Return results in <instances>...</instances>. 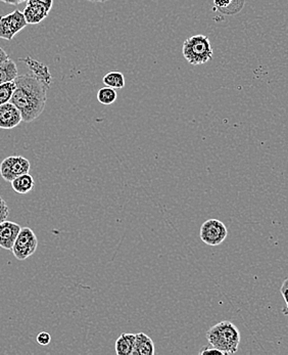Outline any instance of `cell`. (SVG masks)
<instances>
[{
	"instance_id": "cell-8",
	"label": "cell",
	"mask_w": 288,
	"mask_h": 355,
	"mask_svg": "<svg viewBox=\"0 0 288 355\" xmlns=\"http://www.w3.org/2000/svg\"><path fill=\"white\" fill-rule=\"evenodd\" d=\"M21 230L20 225L12 221L6 220L0 223V248L12 251Z\"/></svg>"
},
{
	"instance_id": "cell-24",
	"label": "cell",
	"mask_w": 288,
	"mask_h": 355,
	"mask_svg": "<svg viewBox=\"0 0 288 355\" xmlns=\"http://www.w3.org/2000/svg\"><path fill=\"white\" fill-rule=\"evenodd\" d=\"M28 1L36 2V3L42 4V6L46 8L49 12H51L53 6V0H28Z\"/></svg>"
},
{
	"instance_id": "cell-22",
	"label": "cell",
	"mask_w": 288,
	"mask_h": 355,
	"mask_svg": "<svg viewBox=\"0 0 288 355\" xmlns=\"http://www.w3.org/2000/svg\"><path fill=\"white\" fill-rule=\"evenodd\" d=\"M199 354L201 355H210V354H217V355H224L222 352L215 348L214 346L210 345L208 343V345L204 346L201 350H199Z\"/></svg>"
},
{
	"instance_id": "cell-15",
	"label": "cell",
	"mask_w": 288,
	"mask_h": 355,
	"mask_svg": "<svg viewBox=\"0 0 288 355\" xmlns=\"http://www.w3.org/2000/svg\"><path fill=\"white\" fill-rule=\"evenodd\" d=\"M10 184H12V188L14 189V191L16 193H20V195L29 193L33 189L34 186H35L34 178L29 173L18 176Z\"/></svg>"
},
{
	"instance_id": "cell-16",
	"label": "cell",
	"mask_w": 288,
	"mask_h": 355,
	"mask_svg": "<svg viewBox=\"0 0 288 355\" xmlns=\"http://www.w3.org/2000/svg\"><path fill=\"white\" fill-rule=\"evenodd\" d=\"M18 75V67L12 60L10 59L6 63L0 64V84L14 81Z\"/></svg>"
},
{
	"instance_id": "cell-19",
	"label": "cell",
	"mask_w": 288,
	"mask_h": 355,
	"mask_svg": "<svg viewBox=\"0 0 288 355\" xmlns=\"http://www.w3.org/2000/svg\"><path fill=\"white\" fill-rule=\"evenodd\" d=\"M15 90H16L15 80L10 81V83L0 84V105L10 103Z\"/></svg>"
},
{
	"instance_id": "cell-13",
	"label": "cell",
	"mask_w": 288,
	"mask_h": 355,
	"mask_svg": "<svg viewBox=\"0 0 288 355\" xmlns=\"http://www.w3.org/2000/svg\"><path fill=\"white\" fill-rule=\"evenodd\" d=\"M246 0H214L215 10L223 15L238 14L244 8Z\"/></svg>"
},
{
	"instance_id": "cell-11",
	"label": "cell",
	"mask_w": 288,
	"mask_h": 355,
	"mask_svg": "<svg viewBox=\"0 0 288 355\" xmlns=\"http://www.w3.org/2000/svg\"><path fill=\"white\" fill-rule=\"evenodd\" d=\"M21 61L25 62L26 64L29 67L31 74H33L36 78L39 79L42 83H44L49 88L53 78H51V74L49 72L48 68L45 64L30 57L25 58Z\"/></svg>"
},
{
	"instance_id": "cell-5",
	"label": "cell",
	"mask_w": 288,
	"mask_h": 355,
	"mask_svg": "<svg viewBox=\"0 0 288 355\" xmlns=\"http://www.w3.org/2000/svg\"><path fill=\"white\" fill-rule=\"evenodd\" d=\"M226 225L218 219H208L201 225L199 236L208 246H219L227 238Z\"/></svg>"
},
{
	"instance_id": "cell-2",
	"label": "cell",
	"mask_w": 288,
	"mask_h": 355,
	"mask_svg": "<svg viewBox=\"0 0 288 355\" xmlns=\"http://www.w3.org/2000/svg\"><path fill=\"white\" fill-rule=\"evenodd\" d=\"M206 339L210 345L222 352L224 355L237 352L240 343V330L231 322L224 320L213 326L206 332Z\"/></svg>"
},
{
	"instance_id": "cell-10",
	"label": "cell",
	"mask_w": 288,
	"mask_h": 355,
	"mask_svg": "<svg viewBox=\"0 0 288 355\" xmlns=\"http://www.w3.org/2000/svg\"><path fill=\"white\" fill-rule=\"evenodd\" d=\"M25 10L23 14L25 16L28 25H36V24L42 23L43 20L48 16L49 10L42 4L36 3V2L27 1Z\"/></svg>"
},
{
	"instance_id": "cell-14",
	"label": "cell",
	"mask_w": 288,
	"mask_h": 355,
	"mask_svg": "<svg viewBox=\"0 0 288 355\" xmlns=\"http://www.w3.org/2000/svg\"><path fill=\"white\" fill-rule=\"evenodd\" d=\"M136 334L123 333L116 341V354L118 355H131L134 349Z\"/></svg>"
},
{
	"instance_id": "cell-27",
	"label": "cell",
	"mask_w": 288,
	"mask_h": 355,
	"mask_svg": "<svg viewBox=\"0 0 288 355\" xmlns=\"http://www.w3.org/2000/svg\"><path fill=\"white\" fill-rule=\"evenodd\" d=\"M87 1L92 2V3H103V2H107V0H87Z\"/></svg>"
},
{
	"instance_id": "cell-9",
	"label": "cell",
	"mask_w": 288,
	"mask_h": 355,
	"mask_svg": "<svg viewBox=\"0 0 288 355\" xmlns=\"http://www.w3.org/2000/svg\"><path fill=\"white\" fill-rule=\"evenodd\" d=\"M23 121L21 112L12 103L0 105V128L12 129Z\"/></svg>"
},
{
	"instance_id": "cell-25",
	"label": "cell",
	"mask_w": 288,
	"mask_h": 355,
	"mask_svg": "<svg viewBox=\"0 0 288 355\" xmlns=\"http://www.w3.org/2000/svg\"><path fill=\"white\" fill-rule=\"evenodd\" d=\"M8 60H10V57H8V53H6L3 49L0 47V64L6 63Z\"/></svg>"
},
{
	"instance_id": "cell-20",
	"label": "cell",
	"mask_w": 288,
	"mask_h": 355,
	"mask_svg": "<svg viewBox=\"0 0 288 355\" xmlns=\"http://www.w3.org/2000/svg\"><path fill=\"white\" fill-rule=\"evenodd\" d=\"M8 214H10V208H8L6 202L0 196V223H3V221L8 219Z\"/></svg>"
},
{
	"instance_id": "cell-17",
	"label": "cell",
	"mask_w": 288,
	"mask_h": 355,
	"mask_svg": "<svg viewBox=\"0 0 288 355\" xmlns=\"http://www.w3.org/2000/svg\"><path fill=\"white\" fill-rule=\"evenodd\" d=\"M102 83L114 89H122L125 86V77L121 72L114 71L103 76Z\"/></svg>"
},
{
	"instance_id": "cell-18",
	"label": "cell",
	"mask_w": 288,
	"mask_h": 355,
	"mask_svg": "<svg viewBox=\"0 0 288 355\" xmlns=\"http://www.w3.org/2000/svg\"><path fill=\"white\" fill-rule=\"evenodd\" d=\"M118 94L114 88L105 86V87L100 88L98 92V100L100 104L109 105H113L117 100Z\"/></svg>"
},
{
	"instance_id": "cell-6",
	"label": "cell",
	"mask_w": 288,
	"mask_h": 355,
	"mask_svg": "<svg viewBox=\"0 0 288 355\" xmlns=\"http://www.w3.org/2000/svg\"><path fill=\"white\" fill-rule=\"evenodd\" d=\"M27 25L25 16L19 10L6 16H0V38L10 42Z\"/></svg>"
},
{
	"instance_id": "cell-21",
	"label": "cell",
	"mask_w": 288,
	"mask_h": 355,
	"mask_svg": "<svg viewBox=\"0 0 288 355\" xmlns=\"http://www.w3.org/2000/svg\"><path fill=\"white\" fill-rule=\"evenodd\" d=\"M280 291L281 294H282L283 299H285V303H287V306L282 309V313L285 314V315L288 316V277L285 279V282H283Z\"/></svg>"
},
{
	"instance_id": "cell-23",
	"label": "cell",
	"mask_w": 288,
	"mask_h": 355,
	"mask_svg": "<svg viewBox=\"0 0 288 355\" xmlns=\"http://www.w3.org/2000/svg\"><path fill=\"white\" fill-rule=\"evenodd\" d=\"M51 341V336L47 332L39 333L37 336V342L42 346L48 345Z\"/></svg>"
},
{
	"instance_id": "cell-3",
	"label": "cell",
	"mask_w": 288,
	"mask_h": 355,
	"mask_svg": "<svg viewBox=\"0 0 288 355\" xmlns=\"http://www.w3.org/2000/svg\"><path fill=\"white\" fill-rule=\"evenodd\" d=\"M184 59L193 66L208 63L213 59L212 44L206 35H195L189 37L182 47Z\"/></svg>"
},
{
	"instance_id": "cell-26",
	"label": "cell",
	"mask_w": 288,
	"mask_h": 355,
	"mask_svg": "<svg viewBox=\"0 0 288 355\" xmlns=\"http://www.w3.org/2000/svg\"><path fill=\"white\" fill-rule=\"evenodd\" d=\"M0 1L3 2V3L12 4V6H18V4L28 1V0H0Z\"/></svg>"
},
{
	"instance_id": "cell-4",
	"label": "cell",
	"mask_w": 288,
	"mask_h": 355,
	"mask_svg": "<svg viewBox=\"0 0 288 355\" xmlns=\"http://www.w3.org/2000/svg\"><path fill=\"white\" fill-rule=\"evenodd\" d=\"M38 247V239L35 232L29 227H23L15 242L12 252L17 259L23 261L31 257Z\"/></svg>"
},
{
	"instance_id": "cell-1",
	"label": "cell",
	"mask_w": 288,
	"mask_h": 355,
	"mask_svg": "<svg viewBox=\"0 0 288 355\" xmlns=\"http://www.w3.org/2000/svg\"><path fill=\"white\" fill-rule=\"evenodd\" d=\"M15 83L16 90L10 103L21 112L23 121L30 123L37 119L44 111L48 87L33 74L18 75Z\"/></svg>"
},
{
	"instance_id": "cell-12",
	"label": "cell",
	"mask_w": 288,
	"mask_h": 355,
	"mask_svg": "<svg viewBox=\"0 0 288 355\" xmlns=\"http://www.w3.org/2000/svg\"><path fill=\"white\" fill-rule=\"evenodd\" d=\"M154 354L156 350H154V343L152 338L144 333L136 334L132 355H154Z\"/></svg>"
},
{
	"instance_id": "cell-7",
	"label": "cell",
	"mask_w": 288,
	"mask_h": 355,
	"mask_svg": "<svg viewBox=\"0 0 288 355\" xmlns=\"http://www.w3.org/2000/svg\"><path fill=\"white\" fill-rule=\"evenodd\" d=\"M31 164L25 157L10 156L0 164V175L6 182H12L15 178L29 173Z\"/></svg>"
}]
</instances>
